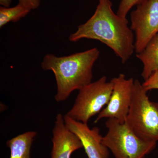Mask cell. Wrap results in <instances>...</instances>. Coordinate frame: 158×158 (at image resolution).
Here are the masks:
<instances>
[{
  "instance_id": "1",
  "label": "cell",
  "mask_w": 158,
  "mask_h": 158,
  "mask_svg": "<svg viewBox=\"0 0 158 158\" xmlns=\"http://www.w3.org/2000/svg\"><path fill=\"white\" fill-rule=\"evenodd\" d=\"M110 0H99L93 15L69 36V41L95 40L109 47L125 63L135 51L134 33L127 18L114 13Z\"/></svg>"
},
{
  "instance_id": "2",
  "label": "cell",
  "mask_w": 158,
  "mask_h": 158,
  "mask_svg": "<svg viewBox=\"0 0 158 158\" xmlns=\"http://www.w3.org/2000/svg\"><path fill=\"white\" fill-rule=\"evenodd\" d=\"M99 55L98 49L94 48L65 56L52 54L44 56L41 67L55 75L57 85L55 98L57 102L66 100L74 90L92 82L94 65Z\"/></svg>"
},
{
  "instance_id": "3",
  "label": "cell",
  "mask_w": 158,
  "mask_h": 158,
  "mask_svg": "<svg viewBox=\"0 0 158 158\" xmlns=\"http://www.w3.org/2000/svg\"><path fill=\"white\" fill-rule=\"evenodd\" d=\"M148 91L135 80L131 103L126 122L139 138L158 141V103L151 101Z\"/></svg>"
},
{
  "instance_id": "4",
  "label": "cell",
  "mask_w": 158,
  "mask_h": 158,
  "mask_svg": "<svg viewBox=\"0 0 158 158\" xmlns=\"http://www.w3.org/2000/svg\"><path fill=\"white\" fill-rule=\"evenodd\" d=\"M106 125L108 131L102 143L115 158H144L156 146V142L139 138L126 122L108 118Z\"/></svg>"
},
{
  "instance_id": "5",
  "label": "cell",
  "mask_w": 158,
  "mask_h": 158,
  "mask_svg": "<svg viewBox=\"0 0 158 158\" xmlns=\"http://www.w3.org/2000/svg\"><path fill=\"white\" fill-rule=\"evenodd\" d=\"M113 89L112 81L106 76L91 82L79 90L73 106L66 115L88 124L91 117L99 114L108 104Z\"/></svg>"
},
{
  "instance_id": "6",
  "label": "cell",
  "mask_w": 158,
  "mask_h": 158,
  "mask_svg": "<svg viewBox=\"0 0 158 158\" xmlns=\"http://www.w3.org/2000/svg\"><path fill=\"white\" fill-rule=\"evenodd\" d=\"M131 28L135 34V52H141L158 33V0H146L131 14Z\"/></svg>"
},
{
  "instance_id": "7",
  "label": "cell",
  "mask_w": 158,
  "mask_h": 158,
  "mask_svg": "<svg viewBox=\"0 0 158 158\" xmlns=\"http://www.w3.org/2000/svg\"><path fill=\"white\" fill-rule=\"evenodd\" d=\"M113 89L107 106L100 112L94 123L103 118H114L125 123L131 103L134 90V79H127L123 74L111 80Z\"/></svg>"
},
{
  "instance_id": "8",
  "label": "cell",
  "mask_w": 158,
  "mask_h": 158,
  "mask_svg": "<svg viewBox=\"0 0 158 158\" xmlns=\"http://www.w3.org/2000/svg\"><path fill=\"white\" fill-rule=\"evenodd\" d=\"M64 121L67 128L77 136L88 158H108L109 150L103 144V137L98 128L90 129L87 123L77 121L65 115Z\"/></svg>"
},
{
  "instance_id": "9",
  "label": "cell",
  "mask_w": 158,
  "mask_h": 158,
  "mask_svg": "<svg viewBox=\"0 0 158 158\" xmlns=\"http://www.w3.org/2000/svg\"><path fill=\"white\" fill-rule=\"evenodd\" d=\"M52 134L51 158H71L75 151L83 148L77 136L66 127L61 113L56 117Z\"/></svg>"
},
{
  "instance_id": "10",
  "label": "cell",
  "mask_w": 158,
  "mask_h": 158,
  "mask_svg": "<svg viewBox=\"0 0 158 158\" xmlns=\"http://www.w3.org/2000/svg\"><path fill=\"white\" fill-rule=\"evenodd\" d=\"M136 56L143 64L141 75L145 81L158 71V33L150 40L143 50L137 54Z\"/></svg>"
},
{
  "instance_id": "11",
  "label": "cell",
  "mask_w": 158,
  "mask_h": 158,
  "mask_svg": "<svg viewBox=\"0 0 158 158\" xmlns=\"http://www.w3.org/2000/svg\"><path fill=\"white\" fill-rule=\"evenodd\" d=\"M37 134L33 131H27L7 141L10 150L9 158H31V146Z\"/></svg>"
},
{
  "instance_id": "12",
  "label": "cell",
  "mask_w": 158,
  "mask_h": 158,
  "mask_svg": "<svg viewBox=\"0 0 158 158\" xmlns=\"http://www.w3.org/2000/svg\"><path fill=\"white\" fill-rule=\"evenodd\" d=\"M31 9L19 3L13 7H0V27L2 28L9 22H17L25 17Z\"/></svg>"
},
{
  "instance_id": "13",
  "label": "cell",
  "mask_w": 158,
  "mask_h": 158,
  "mask_svg": "<svg viewBox=\"0 0 158 158\" xmlns=\"http://www.w3.org/2000/svg\"><path fill=\"white\" fill-rule=\"evenodd\" d=\"M146 0H121L116 14L120 17L127 18L129 11L135 6H138Z\"/></svg>"
},
{
  "instance_id": "14",
  "label": "cell",
  "mask_w": 158,
  "mask_h": 158,
  "mask_svg": "<svg viewBox=\"0 0 158 158\" xmlns=\"http://www.w3.org/2000/svg\"><path fill=\"white\" fill-rule=\"evenodd\" d=\"M142 85L148 91L158 89V71L155 72L147 80L144 81Z\"/></svg>"
},
{
  "instance_id": "15",
  "label": "cell",
  "mask_w": 158,
  "mask_h": 158,
  "mask_svg": "<svg viewBox=\"0 0 158 158\" xmlns=\"http://www.w3.org/2000/svg\"><path fill=\"white\" fill-rule=\"evenodd\" d=\"M19 3L32 10L37 9L40 4V0H18Z\"/></svg>"
},
{
  "instance_id": "16",
  "label": "cell",
  "mask_w": 158,
  "mask_h": 158,
  "mask_svg": "<svg viewBox=\"0 0 158 158\" xmlns=\"http://www.w3.org/2000/svg\"><path fill=\"white\" fill-rule=\"evenodd\" d=\"M11 0H0V4L3 7H10Z\"/></svg>"
}]
</instances>
